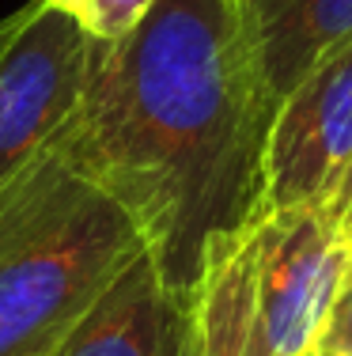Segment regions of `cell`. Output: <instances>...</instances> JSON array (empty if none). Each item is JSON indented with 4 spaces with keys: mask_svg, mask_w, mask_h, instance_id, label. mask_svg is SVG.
<instances>
[{
    "mask_svg": "<svg viewBox=\"0 0 352 356\" xmlns=\"http://www.w3.org/2000/svg\"><path fill=\"white\" fill-rule=\"evenodd\" d=\"M49 356H197L194 296L159 277L140 254Z\"/></svg>",
    "mask_w": 352,
    "mask_h": 356,
    "instance_id": "8992f818",
    "label": "cell"
},
{
    "mask_svg": "<svg viewBox=\"0 0 352 356\" xmlns=\"http://www.w3.org/2000/svg\"><path fill=\"white\" fill-rule=\"evenodd\" d=\"M352 239L322 201L254 220L258 315L276 356H307L326 318Z\"/></svg>",
    "mask_w": 352,
    "mask_h": 356,
    "instance_id": "277c9868",
    "label": "cell"
},
{
    "mask_svg": "<svg viewBox=\"0 0 352 356\" xmlns=\"http://www.w3.org/2000/svg\"><path fill=\"white\" fill-rule=\"evenodd\" d=\"M27 15H31V4L0 19V57L8 54V46H12V42H15V35H19V31H23V23H27Z\"/></svg>",
    "mask_w": 352,
    "mask_h": 356,
    "instance_id": "7c38bea8",
    "label": "cell"
},
{
    "mask_svg": "<svg viewBox=\"0 0 352 356\" xmlns=\"http://www.w3.org/2000/svg\"><path fill=\"white\" fill-rule=\"evenodd\" d=\"M352 159V42L276 103L262 163V213L326 201Z\"/></svg>",
    "mask_w": 352,
    "mask_h": 356,
    "instance_id": "5b68a950",
    "label": "cell"
},
{
    "mask_svg": "<svg viewBox=\"0 0 352 356\" xmlns=\"http://www.w3.org/2000/svg\"><path fill=\"white\" fill-rule=\"evenodd\" d=\"M49 4H57V8H65V12H72V15H76L80 0H49Z\"/></svg>",
    "mask_w": 352,
    "mask_h": 356,
    "instance_id": "4fadbf2b",
    "label": "cell"
},
{
    "mask_svg": "<svg viewBox=\"0 0 352 356\" xmlns=\"http://www.w3.org/2000/svg\"><path fill=\"white\" fill-rule=\"evenodd\" d=\"M246 19L276 103L318 61L352 42V0H246Z\"/></svg>",
    "mask_w": 352,
    "mask_h": 356,
    "instance_id": "ba28073f",
    "label": "cell"
},
{
    "mask_svg": "<svg viewBox=\"0 0 352 356\" xmlns=\"http://www.w3.org/2000/svg\"><path fill=\"white\" fill-rule=\"evenodd\" d=\"M307 356H352V250Z\"/></svg>",
    "mask_w": 352,
    "mask_h": 356,
    "instance_id": "9c48e42d",
    "label": "cell"
},
{
    "mask_svg": "<svg viewBox=\"0 0 352 356\" xmlns=\"http://www.w3.org/2000/svg\"><path fill=\"white\" fill-rule=\"evenodd\" d=\"M140 254L133 216L49 140L0 182V356H49Z\"/></svg>",
    "mask_w": 352,
    "mask_h": 356,
    "instance_id": "7a4b0ae2",
    "label": "cell"
},
{
    "mask_svg": "<svg viewBox=\"0 0 352 356\" xmlns=\"http://www.w3.org/2000/svg\"><path fill=\"white\" fill-rule=\"evenodd\" d=\"M95 38L72 12L35 0L0 57V182L61 133L91 76Z\"/></svg>",
    "mask_w": 352,
    "mask_h": 356,
    "instance_id": "3957f363",
    "label": "cell"
},
{
    "mask_svg": "<svg viewBox=\"0 0 352 356\" xmlns=\"http://www.w3.org/2000/svg\"><path fill=\"white\" fill-rule=\"evenodd\" d=\"M197 356H276L258 315L254 224L224 235L194 288Z\"/></svg>",
    "mask_w": 352,
    "mask_h": 356,
    "instance_id": "52a82bcc",
    "label": "cell"
},
{
    "mask_svg": "<svg viewBox=\"0 0 352 356\" xmlns=\"http://www.w3.org/2000/svg\"><path fill=\"white\" fill-rule=\"evenodd\" d=\"M322 205H326V213L333 216V224L352 239V159H349L345 175L337 178V186L330 190V197H326Z\"/></svg>",
    "mask_w": 352,
    "mask_h": 356,
    "instance_id": "8fae6325",
    "label": "cell"
},
{
    "mask_svg": "<svg viewBox=\"0 0 352 356\" xmlns=\"http://www.w3.org/2000/svg\"><path fill=\"white\" fill-rule=\"evenodd\" d=\"M152 8H156V0H80L76 19L87 27L91 38L117 42L129 35Z\"/></svg>",
    "mask_w": 352,
    "mask_h": 356,
    "instance_id": "30bf717a",
    "label": "cell"
},
{
    "mask_svg": "<svg viewBox=\"0 0 352 356\" xmlns=\"http://www.w3.org/2000/svg\"><path fill=\"white\" fill-rule=\"evenodd\" d=\"M273 110L246 0H156L125 38H95L53 140L133 216L159 277L194 296L208 250L262 216Z\"/></svg>",
    "mask_w": 352,
    "mask_h": 356,
    "instance_id": "6da1fadb",
    "label": "cell"
}]
</instances>
